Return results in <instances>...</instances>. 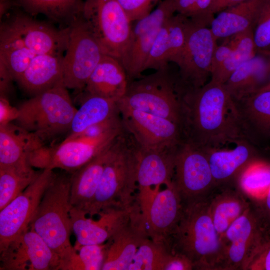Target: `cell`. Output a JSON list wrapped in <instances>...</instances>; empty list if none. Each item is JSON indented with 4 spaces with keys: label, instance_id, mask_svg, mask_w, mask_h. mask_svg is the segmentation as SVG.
Masks as SVG:
<instances>
[{
    "label": "cell",
    "instance_id": "6da1fadb",
    "mask_svg": "<svg viewBox=\"0 0 270 270\" xmlns=\"http://www.w3.org/2000/svg\"><path fill=\"white\" fill-rule=\"evenodd\" d=\"M182 142L205 150L250 140L236 102L224 84L210 80L180 92Z\"/></svg>",
    "mask_w": 270,
    "mask_h": 270
},
{
    "label": "cell",
    "instance_id": "7a4b0ae2",
    "mask_svg": "<svg viewBox=\"0 0 270 270\" xmlns=\"http://www.w3.org/2000/svg\"><path fill=\"white\" fill-rule=\"evenodd\" d=\"M170 250L186 256L194 270H220L224 248L214 224L207 196L183 204Z\"/></svg>",
    "mask_w": 270,
    "mask_h": 270
},
{
    "label": "cell",
    "instance_id": "3957f363",
    "mask_svg": "<svg viewBox=\"0 0 270 270\" xmlns=\"http://www.w3.org/2000/svg\"><path fill=\"white\" fill-rule=\"evenodd\" d=\"M138 145L124 128L114 141L97 190L86 211L92 218L105 210L128 208L136 201Z\"/></svg>",
    "mask_w": 270,
    "mask_h": 270
},
{
    "label": "cell",
    "instance_id": "277c9868",
    "mask_svg": "<svg viewBox=\"0 0 270 270\" xmlns=\"http://www.w3.org/2000/svg\"><path fill=\"white\" fill-rule=\"evenodd\" d=\"M64 172L56 174L29 226L58 256L60 265L77 252L70 242L72 231L70 216L72 173Z\"/></svg>",
    "mask_w": 270,
    "mask_h": 270
},
{
    "label": "cell",
    "instance_id": "5b68a950",
    "mask_svg": "<svg viewBox=\"0 0 270 270\" xmlns=\"http://www.w3.org/2000/svg\"><path fill=\"white\" fill-rule=\"evenodd\" d=\"M63 82L31 96L18 107L17 126L44 142L68 132L77 110Z\"/></svg>",
    "mask_w": 270,
    "mask_h": 270
},
{
    "label": "cell",
    "instance_id": "8992f818",
    "mask_svg": "<svg viewBox=\"0 0 270 270\" xmlns=\"http://www.w3.org/2000/svg\"><path fill=\"white\" fill-rule=\"evenodd\" d=\"M117 104L160 116L178 124L180 89L177 75L170 72L168 65L128 81L126 92Z\"/></svg>",
    "mask_w": 270,
    "mask_h": 270
},
{
    "label": "cell",
    "instance_id": "52a82bcc",
    "mask_svg": "<svg viewBox=\"0 0 270 270\" xmlns=\"http://www.w3.org/2000/svg\"><path fill=\"white\" fill-rule=\"evenodd\" d=\"M122 124L96 136H67L59 144L44 146L32 151L29 161L32 167L42 170L60 168L73 173L107 148L122 132Z\"/></svg>",
    "mask_w": 270,
    "mask_h": 270
},
{
    "label": "cell",
    "instance_id": "ba28073f",
    "mask_svg": "<svg viewBox=\"0 0 270 270\" xmlns=\"http://www.w3.org/2000/svg\"><path fill=\"white\" fill-rule=\"evenodd\" d=\"M82 14L104 54L120 62L128 46L132 22L118 0H84Z\"/></svg>",
    "mask_w": 270,
    "mask_h": 270
},
{
    "label": "cell",
    "instance_id": "9c48e42d",
    "mask_svg": "<svg viewBox=\"0 0 270 270\" xmlns=\"http://www.w3.org/2000/svg\"><path fill=\"white\" fill-rule=\"evenodd\" d=\"M68 26V43L63 58V82L67 88L81 92L104 54L82 12Z\"/></svg>",
    "mask_w": 270,
    "mask_h": 270
},
{
    "label": "cell",
    "instance_id": "30bf717a",
    "mask_svg": "<svg viewBox=\"0 0 270 270\" xmlns=\"http://www.w3.org/2000/svg\"><path fill=\"white\" fill-rule=\"evenodd\" d=\"M216 41L210 28L193 22L184 48L175 62L178 67V82L182 90L198 88L207 83Z\"/></svg>",
    "mask_w": 270,
    "mask_h": 270
},
{
    "label": "cell",
    "instance_id": "8fae6325",
    "mask_svg": "<svg viewBox=\"0 0 270 270\" xmlns=\"http://www.w3.org/2000/svg\"><path fill=\"white\" fill-rule=\"evenodd\" d=\"M172 184L183 204L206 196L216 186L206 151L181 142L177 148Z\"/></svg>",
    "mask_w": 270,
    "mask_h": 270
},
{
    "label": "cell",
    "instance_id": "7c38bea8",
    "mask_svg": "<svg viewBox=\"0 0 270 270\" xmlns=\"http://www.w3.org/2000/svg\"><path fill=\"white\" fill-rule=\"evenodd\" d=\"M172 0H163L146 16L132 22L130 41L120 62L128 80L140 78L163 24L176 14Z\"/></svg>",
    "mask_w": 270,
    "mask_h": 270
},
{
    "label": "cell",
    "instance_id": "4fadbf2b",
    "mask_svg": "<svg viewBox=\"0 0 270 270\" xmlns=\"http://www.w3.org/2000/svg\"><path fill=\"white\" fill-rule=\"evenodd\" d=\"M56 174L54 170H42L20 194L0 210V251L29 228L42 196Z\"/></svg>",
    "mask_w": 270,
    "mask_h": 270
},
{
    "label": "cell",
    "instance_id": "5bb4252c",
    "mask_svg": "<svg viewBox=\"0 0 270 270\" xmlns=\"http://www.w3.org/2000/svg\"><path fill=\"white\" fill-rule=\"evenodd\" d=\"M222 240L224 250L220 270H247L264 242L251 206L230 226Z\"/></svg>",
    "mask_w": 270,
    "mask_h": 270
},
{
    "label": "cell",
    "instance_id": "9a60e30c",
    "mask_svg": "<svg viewBox=\"0 0 270 270\" xmlns=\"http://www.w3.org/2000/svg\"><path fill=\"white\" fill-rule=\"evenodd\" d=\"M178 144L158 148L138 144L136 201L140 208L147 206L162 185L172 184Z\"/></svg>",
    "mask_w": 270,
    "mask_h": 270
},
{
    "label": "cell",
    "instance_id": "2e32d148",
    "mask_svg": "<svg viewBox=\"0 0 270 270\" xmlns=\"http://www.w3.org/2000/svg\"><path fill=\"white\" fill-rule=\"evenodd\" d=\"M0 252V270H58V256L30 228Z\"/></svg>",
    "mask_w": 270,
    "mask_h": 270
},
{
    "label": "cell",
    "instance_id": "e0dca14e",
    "mask_svg": "<svg viewBox=\"0 0 270 270\" xmlns=\"http://www.w3.org/2000/svg\"><path fill=\"white\" fill-rule=\"evenodd\" d=\"M124 128L144 148L175 146L181 142L178 124L150 113L118 106Z\"/></svg>",
    "mask_w": 270,
    "mask_h": 270
},
{
    "label": "cell",
    "instance_id": "ac0fdd59",
    "mask_svg": "<svg viewBox=\"0 0 270 270\" xmlns=\"http://www.w3.org/2000/svg\"><path fill=\"white\" fill-rule=\"evenodd\" d=\"M182 210V199L172 184L160 189L140 212L149 238L166 244L170 249V240Z\"/></svg>",
    "mask_w": 270,
    "mask_h": 270
},
{
    "label": "cell",
    "instance_id": "d6986e66",
    "mask_svg": "<svg viewBox=\"0 0 270 270\" xmlns=\"http://www.w3.org/2000/svg\"><path fill=\"white\" fill-rule=\"evenodd\" d=\"M136 206V202L128 208H107L98 214L97 220L87 218L84 211L71 206L72 228L76 238L74 248L78 250L82 246L106 242L129 221Z\"/></svg>",
    "mask_w": 270,
    "mask_h": 270
},
{
    "label": "cell",
    "instance_id": "ffe728a7",
    "mask_svg": "<svg viewBox=\"0 0 270 270\" xmlns=\"http://www.w3.org/2000/svg\"><path fill=\"white\" fill-rule=\"evenodd\" d=\"M8 22L34 54H64L69 40V26L58 28L29 15L16 14Z\"/></svg>",
    "mask_w": 270,
    "mask_h": 270
},
{
    "label": "cell",
    "instance_id": "44dd1931",
    "mask_svg": "<svg viewBox=\"0 0 270 270\" xmlns=\"http://www.w3.org/2000/svg\"><path fill=\"white\" fill-rule=\"evenodd\" d=\"M148 238L138 204L129 221L106 242L102 270H128L140 246Z\"/></svg>",
    "mask_w": 270,
    "mask_h": 270
},
{
    "label": "cell",
    "instance_id": "7402d4cb",
    "mask_svg": "<svg viewBox=\"0 0 270 270\" xmlns=\"http://www.w3.org/2000/svg\"><path fill=\"white\" fill-rule=\"evenodd\" d=\"M193 24L190 18L176 13L162 26L150 52L144 70H159L175 63L182 54Z\"/></svg>",
    "mask_w": 270,
    "mask_h": 270
},
{
    "label": "cell",
    "instance_id": "603a6c76",
    "mask_svg": "<svg viewBox=\"0 0 270 270\" xmlns=\"http://www.w3.org/2000/svg\"><path fill=\"white\" fill-rule=\"evenodd\" d=\"M43 146L36 136L15 124L0 126V166L11 167L24 174H34L38 171L30 165L28 156Z\"/></svg>",
    "mask_w": 270,
    "mask_h": 270
},
{
    "label": "cell",
    "instance_id": "cb8c5ba5",
    "mask_svg": "<svg viewBox=\"0 0 270 270\" xmlns=\"http://www.w3.org/2000/svg\"><path fill=\"white\" fill-rule=\"evenodd\" d=\"M216 186L236 184L244 169L258 159L256 150L248 140L236 143L232 149L224 148L206 150Z\"/></svg>",
    "mask_w": 270,
    "mask_h": 270
},
{
    "label": "cell",
    "instance_id": "d4e9b609",
    "mask_svg": "<svg viewBox=\"0 0 270 270\" xmlns=\"http://www.w3.org/2000/svg\"><path fill=\"white\" fill-rule=\"evenodd\" d=\"M210 212L220 237L250 206L248 198L236 184L215 186L207 195Z\"/></svg>",
    "mask_w": 270,
    "mask_h": 270
},
{
    "label": "cell",
    "instance_id": "484cf974",
    "mask_svg": "<svg viewBox=\"0 0 270 270\" xmlns=\"http://www.w3.org/2000/svg\"><path fill=\"white\" fill-rule=\"evenodd\" d=\"M128 80L121 62L104 54L90 76L83 91L116 102L124 95Z\"/></svg>",
    "mask_w": 270,
    "mask_h": 270
},
{
    "label": "cell",
    "instance_id": "4316f807",
    "mask_svg": "<svg viewBox=\"0 0 270 270\" xmlns=\"http://www.w3.org/2000/svg\"><path fill=\"white\" fill-rule=\"evenodd\" d=\"M63 58L64 54L36 55L16 82L31 96L63 82Z\"/></svg>",
    "mask_w": 270,
    "mask_h": 270
},
{
    "label": "cell",
    "instance_id": "83f0119b",
    "mask_svg": "<svg viewBox=\"0 0 270 270\" xmlns=\"http://www.w3.org/2000/svg\"><path fill=\"white\" fill-rule=\"evenodd\" d=\"M114 142L94 159L72 174L70 192L72 207L82 210L86 214L97 190Z\"/></svg>",
    "mask_w": 270,
    "mask_h": 270
},
{
    "label": "cell",
    "instance_id": "f1b7e54d",
    "mask_svg": "<svg viewBox=\"0 0 270 270\" xmlns=\"http://www.w3.org/2000/svg\"><path fill=\"white\" fill-rule=\"evenodd\" d=\"M270 74V60L256 55L238 68L224 85L234 101L238 102L262 86Z\"/></svg>",
    "mask_w": 270,
    "mask_h": 270
},
{
    "label": "cell",
    "instance_id": "f546056e",
    "mask_svg": "<svg viewBox=\"0 0 270 270\" xmlns=\"http://www.w3.org/2000/svg\"><path fill=\"white\" fill-rule=\"evenodd\" d=\"M261 0H248L218 13L210 28L218 40L253 28Z\"/></svg>",
    "mask_w": 270,
    "mask_h": 270
},
{
    "label": "cell",
    "instance_id": "4dcf8cb0",
    "mask_svg": "<svg viewBox=\"0 0 270 270\" xmlns=\"http://www.w3.org/2000/svg\"><path fill=\"white\" fill-rule=\"evenodd\" d=\"M80 93V106L74 115L68 135L78 134L120 113L116 102L84 91Z\"/></svg>",
    "mask_w": 270,
    "mask_h": 270
},
{
    "label": "cell",
    "instance_id": "1f68e13d",
    "mask_svg": "<svg viewBox=\"0 0 270 270\" xmlns=\"http://www.w3.org/2000/svg\"><path fill=\"white\" fill-rule=\"evenodd\" d=\"M20 34L8 22L0 26V60L8 68L14 80L20 78L36 56Z\"/></svg>",
    "mask_w": 270,
    "mask_h": 270
},
{
    "label": "cell",
    "instance_id": "d6a6232c",
    "mask_svg": "<svg viewBox=\"0 0 270 270\" xmlns=\"http://www.w3.org/2000/svg\"><path fill=\"white\" fill-rule=\"evenodd\" d=\"M236 102L250 139L253 133L270 132V90L256 92Z\"/></svg>",
    "mask_w": 270,
    "mask_h": 270
},
{
    "label": "cell",
    "instance_id": "836d02e7",
    "mask_svg": "<svg viewBox=\"0 0 270 270\" xmlns=\"http://www.w3.org/2000/svg\"><path fill=\"white\" fill-rule=\"evenodd\" d=\"M30 16L43 14L67 27L80 14L84 0H12Z\"/></svg>",
    "mask_w": 270,
    "mask_h": 270
},
{
    "label": "cell",
    "instance_id": "e575fe53",
    "mask_svg": "<svg viewBox=\"0 0 270 270\" xmlns=\"http://www.w3.org/2000/svg\"><path fill=\"white\" fill-rule=\"evenodd\" d=\"M232 36L234 48L222 64L212 73L210 80L224 84L238 68L256 55L253 28Z\"/></svg>",
    "mask_w": 270,
    "mask_h": 270
},
{
    "label": "cell",
    "instance_id": "d590c367",
    "mask_svg": "<svg viewBox=\"0 0 270 270\" xmlns=\"http://www.w3.org/2000/svg\"><path fill=\"white\" fill-rule=\"evenodd\" d=\"M236 185L250 200L264 198L270 187V163L260 159L252 161L240 174Z\"/></svg>",
    "mask_w": 270,
    "mask_h": 270
},
{
    "label": "cell",
    "instance_id": "8d00e7d4",
    "mask_svg": "<svg viewBox=\"0 0 270 270\" xmlns=\"http://www.w3.org/2000/svg\"><path fill=\"white\" fill-rule=\"evenodd\" d=\"M170 252L167 245L148 238L140 246L128 270H163Z\"/></svg>",
    "mask_w": 270,
    "mask_h": 270
},
{
    "label": "cell",
    "instance_id": "74e56055",
    "mask_svg": "<svg viewBox=\"0 0 270 270\" xmlns=\"http://www.w3.org/2000/svg\"><path fill=\"white\" fill-rule=\"evenodd\" d=\"M40 172L26 174L11 167L0 166V210L20 194Z\"/></svg>",
    "mask_w": 270,
    "mask_h": 270
},
{
    "label": "cell",
    "instance_id": "f35d334b",
    "mask_svg": "<svg viewBox=\"0 0 270 270\" xmlns=\"http://www.w3.org/2000/svg\"><path fill=\"white\" fill-rule=\"evenodd\" d=\"M176 12L193 22L210 26L214 18L211 11L212 0H172Z\"/></svg>",
    "mask_w": 270,
    "mask_h": 270
},
{
    "label": "cell",
    "instance_id": "ab89813d",
    "mask_svg": "<svg viewBox=\"0 0 270 270\" xmlns=\"http://www.w3.org/2000/svg\"><path fill=\"white\" fill-rule=\"evenodd\" d=\"M256 50L270 46V0H261L254 26Z\"/></svg>",
    "mask_w": 270,
    "mask_h": 270
},
{
    "label": "cell",
    "instance_id": "60d3db41",
    "mask_svg": "<svg viewBox=\"0 0 270 270\" xmlns=\"http://www.w3.org/2000/svg\"><path fill=\"white\" fill-rule=\"evenodd\" d=\"M106 242L100 244H88L79 248L77 252L84 270H102L106 255Z\"/></svg>",
    "mask_w": 270,
    "mask_h": 270
},
{
    "label": "cell",
    "instance_id": "b9f144b4",
    "mask_svg": "<svg viewBox=\"0 0 270 270\" xmlns=\"http://www.w3.org/2000/svg\"><path fill=\"white\" fill-rule=\"evenodd\" d=\"M132 22L152 11L163 0H118Z\"/></svg>",
    "mask_w": 270,
    "mask_h": 270
},
{
    "label": "cell",
    "instance_id": "7bdbcfd3",
    "mask_svg": "<svg viewBox=\"0 0 270 270\" xmlns=\"http://www.w3.org/2000/svg\"><path fill=\"white\" fill-rule=\"evenodd\" d=\"M250 201L265 242L270 239V187L264 198Z\"/></svg>",
    "mask_w": 270,
    "mask_h": 270
},
{
    "label": "cell",
    "instance_id": "ee69618b",
    "mask_svg": "<svg viewBox=\"0 0 270 270\" xmlns=\"http://www.w3.org/2000/svg\"><path fill=\"white\" fill-rule=\"evenodd\" d=\"M225 39L224 42L220 46L217 45L214 50L212 62L211 74L222 64L234 48L232 37L231 36Z\"/></svg>",
    "mask_w": 270,
    "mask_h": 270
},
{
    "label": "cell",
    "instance_id": "f6af8a7d",
    "mask_svg": "<svg viewBox=\"0 0 270 270\" xmlns=\"http://www.w3.org/2000/svg\"><path fill=\"white\" fill-rule=\"evenodd\" d=\"M247 270H270V239L262 244Z\"/></svg>",
    "mask_w": 270,
    "mask_h": 270
},
{
    "label": "cell",
    "instance_id": "bcb514c9",
    "mask_svg": "<svg viewBox=\"0 0 270 270\" xmlns=\"http://www.w3.org/2000/svg\"><path fill=\"white\" fill-rule=\"evenodd\" d=\"M194 266L184 255L170 252L166 260L163 270H192Z\"/></svg>",
    "mask_w": 270,
    "mask_h": 270
},
{
    "label": "cell",
    "instance_id": "7dc6e473",
    "mask_svg": "<svg viewBox=\"0 0 270 270\" xmlns=\"http://www.w3.org/2000/svg\"><path fill=\"white\" fill-rule=\"evenodd\" d=\"M18 116V107L12 106L7 96L0 95V126L12 122Z\"/></svg>",
    "mask_w": 270,
    "mask_h": 270
},
{
    "label": "cell",
    "instance_id": "c3c4849f",
    "mask_svg": "<svg viewBox=\"0 0 270 270\" xmlns=\"http://www.w3.org/2000/svg\"><path fill=\"white\" fill-rule=\"evenodd\" d=\"M0 95L7 96L10 91L11 82L14 78L4 63L0 60Z\"/></svg>",
    "mask_w": 270,
    "mask_h": 270
},
{
    "label": "cell",
    "instance_id": "681fc988",
    "mask_svg": "<svg viewBox=\"0 0 270 270\" xmlns=\"http://www.w3.org/2000/svg\"><path fill=\"white\" fill-rule=\"evenodd\" d=\"M246 0H212L211 11L214 14Z\"/></svg>",
    "mask_w": 270,
    "mask_h": 270
},
{
    "label": "cell",
    "instance_id": "f907efd6",
    "mask_svg": "<svg viewBox=\"0 0 270 270\" xmlns=\"http://www.w3.org/2000/svg\"><path fill=\"white\" fill-rule=\"evenodd\" d=\"M265 90H270V80L256 92Z\"/></svg>",
    "mask_w": 270,
    "mask_h": 270
},
{
    "label": "cell",
    "instance_id": "816d5d0a",
    "mask_svg": "<svg viewBox=\"0 0 270 270\" xmlns=\"http://www.w3.org/2000/svg\"><path fill=\"white\" fill-rule=\"evenodd\" d=\"M12 0H1V4L0 6H2L6 7V4L10 2V1H12Z\"/></svg>",
    "mask_w": 270,
    "mask_h": 270
}]
</instances>
